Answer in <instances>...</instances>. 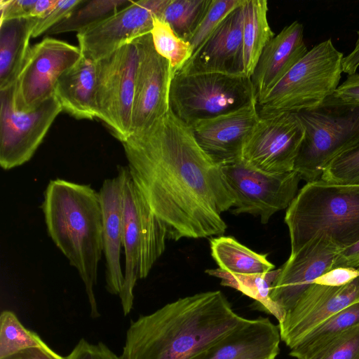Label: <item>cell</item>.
Masks as SVG:
<instances>
[{
	"mask_svg": "<svg viewBox=\"0 0 359 359\" xmlns=\"http://www.w3.org/2000/svg\"><path fill=\"white\" fill-rule=\"evenodd\" d=\"M132 178L168 239L222 236V212L235 198L220 165L200 147L190 126L170 109L121 142Z\"/></svg>",
	"mask_w": 359,
	"mask_h": 359,
	"instance_id": "1",
	"label": "cell"
},
{
	"mask_svg": "<svg viewBox=\"0 0 359 359\" xmlns=\"http://www.w3.org/2000/svg\"><path fill=\"white\" fill-rule=\"evenodd\" d=\"M249 319L220 290L179 298L131 320L122 359H192Z\"/></svg>",
	"mask_w": 359,
	"mask_h": 359,
	"instance_id": "2",
	"label": "cell"
},
{
	"mask_svg": "<svg viewBox=\"0 0 359 359\" xmlns=\"http://www.w3.org/2000/svg\"><path fill=\"white\" fill-rule=\"evenodd\" d=\"M42 210L49 236L84 284L90 316L100 317L94 293L103 252L99 192L90 185L53 180L44 192Z\"/></svg>",
	"mask_w": 359,
	"mask_h": 359,
	"instance_id": "3",
	"label": "cell"
},
{
	"mask_svg": "<svg viewBox=\"0 0 359 359\" xmlns=\"http://www.w3.org/2000/svg\"><path fill=\"white\" fill-rule=\"evenodd\" d=\"M290 255L325 236L341 250L359 242V184L306 182L287 208Z\"/></svg>",
	"mask_w": 359,
	"mask_h": 359,
	"instance_id": "4",
	"label": "cell"
},
{
	"mask_svg": "<svg viewBox=\"0 0 359 359\" xmlns=\"http://www.w3.org/2000/svg\"><path fill=\"white\" fill-rule=\"evenodd\" d=\"M294 113L304 128L293 169L301 180L320 179L332 160L359 147V106L342 104L331 95L316 108Z\"/></svg>",
	"mask_w": 359,
	"mask_h": 359,
	"instance_id": "5",
	"label": "cell"
},
{
	"mask_svg": "<svg viewBox=\"0 0 359 359\" xmlns=\"http://www.w3.org/2000/svg\"><path fill=\"white\" fill-rule=\"evenodd\" d=\"M344 57L331 39L314 46L257 104L259 116L321 105L339 86Z\"/></svg>",
	"mask_w": 359,
	"mask_h": 359,
	"instance_id": "6",
	"label": "cell"
},
{
	"mask_svg": "<svg viewBox=\"0 0 359 359\" xmlns=\"http://www.w3.org/2000/svg\"><path fill=\"white\" fill-rule=\"evenodd\" d=\"M168 238L165 224L151 210L128 168L123 202L124 281L119 294L124 316L133 309L137 281L147 277L164 252Z\"/></svg>",
	"mask_w": 359,
	"mask_h": 359,
	"instance_id": "7",
	"label": "cell"
},
{
	"mask_svg": "<svg viewBox=\"0 0 359 359\" xmlns=\"http://www.w3.org/2000/svg\"><path fill=\"white\" fill-rule=\"evenodd\" d=\"M257 100L251 79L217 72H177L170 88V109L189 126Z\"/></svg>",
	"mask_w": 359,
	"mask_h": 359,
	"instance_id": "8",
	"label": "cell"
},
{
	"mask_svg": "<svg viewBox=\"0 0 359 359\" xmlns=\"http://www.w3.org/2000/svg\"><path fill=\"white\" fill-rule=\"evenodd\" d=\"M138 61L133 41L95 62L97 118L121 142L130 134Z\"/></svg>",
	"mask_w": 359,
	"mask_h": 359,
	"instance_id": "9",
	"label": "cell"
},
{
	"mask_svg": "<svg viewBox=\"0 0 359 359\" xmlns=\"http://www.w3.org/2000/svg\"><path fill=\"white\" fill-rule=\"evenodd\" d=\"M233 194L232 213L250 214L266 224L277 212L289 207L297 194L299 175L294 170L270 174L249 165L241 158L220 164Z\"/></svg>",
	"mask_w": 359,
	"mask_h": 359,
	"instance_id": "10",
	"label": "cell"
},
{
	"mask_svg": "<svg viewBox=\"0 0 359 359\" xmlns=\"http://www.w3.org/2000/svg\"><path fill=\"white\" fill-rule=\"evenodd\" d=\"M14 84L0 90V165L10 170L27 162L62 111L55 94L29 112L14 105Z\"/></svg>",
	"mask_w": 359,
	"mask_h": 359,
	"instance_id": "11",
	"label": "cell"
},
{
	"mask_svg": "<svg viewBox=\"0 0 359 359\" xmlns=\"http://www.w3.org/2000/svg\"><path fill=\"white\" fill-rule=\"evenodd\" d=\"M81 57L79 47L54 38L46 37L30 46L14 83L15 109L33 111L53 95L59 78Z\"/></svg>",
	"mask_w": 359,
	"mask_h": 359,
	"instance_id": "12",
	"label": "cell"
},
{
	"mask_svg": "<svg viewBox=\"0 0 359 359\" xmlns=\"http://www.w3.org/2000/svg\"><path fill=\"white\" fill-rule=\"evenodd\" d=\"M304 136V126L294 112L259 116L241 158L266 173L292 171Z\"/></svg>",
	"mask_w": 359,
	"mask_h": 359,
	"instance_id": "13",
	"label": "cell"
},
{
	"mask_svg": "<svg viewBox=\"0 0 359 359\" xmlns=\"http://www.w3.org/2000/svg\"><path fill=\"white\" fill-rule=\"evenodd\" d=\"M163 0L132 1L111 16L77 33L82 55L95 62L124 45L151 33Z\"/></svg>",
	"mask_w": 359,
	"mask_h": 359,
	"instance_id": "14",
	"label": "cell"
},
{
	"mask_svg": "<svg viewBox=\"0 0 359 359\" xmlns=\"http://www.w3.org/2000/svg\"><path fill=\"white\" fill-rule=\"evenodd\" d=\"M134 41L139 61L130 134L147 128L169 111L172 79L169 62L155 50L151 33Z\"/></svg>",
	"mask_w": 359,
	"mask_h": 359,
	"instance_id": "15",
	"label": "cell"
},
{
	"mask_svg": "<svg viewBox=\"0 0 359 359\" xmlns=\"http://www.w3.org/2000/svg\"><path fill=\"white\" fill-rule=\"evenodd\" d=\"M359 302V276L339 287L313 283L278 323L281 340L290 349L321 323Z\"/></svg>",
	"mask_w": 359,
	"mask_h": 359,
	"instance_id": "16",
	"label": "cell"
},
{
	"mask_svg": "<svg viewBox=\"0 0 359 359\" xmlns=\"http://www.w3.org/2000/svg\"><path fill=\"white\" fill-rule=\"evenodd\" d=\"M341 250L325 236L309 242L282 266L271 299L287 313L317 278L332 269Z\"/></svg>",
	"mask_w": 359,
	"mask_h": 359,
	"instance_id": "17",
	"label": "cell"
},
{
	"mask_svg": "<svg viewBox=\"0 0 359 359\" xmlns=\"http://www.w3.org/2000/svg\"><path fill=\"white\" fill-rule=\"evenodd\" d=\"M259 119L257 100L190 126L203 150L217 164L241 158L245 144Z\"/></svg>",
	"mask_w": 359,
	"mask_h": 359,
	"instance_id": "18",
	"label": "cell"
},
{
	"mask_svg": "<svg viewBox=\"0 0 359 359\" xmlns=\"http://www.w3.org/2000/svg\"><path fill=\"white\" fill-rule=\"evenodd\" d=\"M243 4L222 21L178 72H217L243 76Z\"/></svg>",
	"mask_w": 359,
	"mask_h": 359,
	"instance_id": "19",
	"label": "cell"
},
{
	"mask_svg": "<svg viewBox=\"0 0 359 359\" xmlns=\"http://www.w3.org/2000/svg\"><path fill=\"white\" fill-rule=\"evenodd\" d=\"M128 167L118 166V174L104 181L99 191L102 212L103 253L105 257V287L119 295L124 273L121 265L123 238V187Z\"/></svg>",
	"mask_w": 359,
	"mask_h": 359,
	"instance_id": "20",
	"label": "cell"
},
{
	"mask_svg": "<svg viewBox=\"0 0 359 359\" xmlns=\"http://www.w3.org/2000/svg\"><path fill=\"white\" fill-rule=\"evenodd\" d=\"M304 27L298 21L285 26L264 48L251 76L257 104L307 53Z\"/></svg>",
	"mask_w": 359,
	"mask_h": 359,
	"instance_id": "21",
	"label": "cell"
},
{
	"mask_svg": "<svg viewBox=\"0 0 359 359\" xmlns=\"http://www.w3.org/2000/svg\"><path fill=\"white\" fill-rule=\"evenodd\" d=\"M280 340L278 326L259 316L249 319L192 359H275Z\"/></svg>",
	"mask_w": 359,
	"mask_h": 359,
	"instance_id": "22",
	"label": "cell"
},
{
	"mask_svg": "<svg viewBox=\"0 0 359 359\" xmlns=\"http://www.w3.org/2000/svg\"><path fill=\"white\" fill-rule=\"evenodd\" d=\"M54 94L62 110L75 118H97L95 62L82 55L59 78Z\"/></svg>",
	"mask_w": 359,
	"mask_h": 359,
	"instance_id": "23",
	"label": "cell"
},
{
	"mask_svg": "<svg viewBox=\"0 0 359 359\" xmlns=\"http://www.w3.org/2000/svg\"><path fill=\"white\" fill-rule=\"evenodd\" d=\"M36 18L0 21V90L13 86L29 50Z\"/></svg>",
	"mask_w": 359,
	"mask_h": 359,
	"instance_id": "24",
	"label": "cell"
},
{
	"mask_svg": "<svg viewBox=\"0 0 359 359\" xmlns=\"http://www.w3.org/2000/svg\"><path fill=\"white\" fill-rule=\"evenodd\" d=\"M266 0H244L243 4V75L251 78L259 58L275 36L269 26Z\"/></svg>",
	"mask_w": 359,
	"mask_h": 359,
	"instance_id": "25",
	"label": "cell"
},
{
	"mask_svg": "<svg viewBox=\"0 0 359 359\" xmlns=\"http://www.w3.org/2000/svg\"><path fill=\"white\" fill-rule=\"evenodd\" d=\"M211 255L219 268L232 273L260 274L275 266L266 255L257 253L232 236H219L210 240Z\"/></svg>",
	"mask_w": 359,
	"mask_h": 359,
	"instance_id": "26",
	"label": "cell"
},
{
	"mask_svg": "<svg viewBox=\"0 0 359 359\" xmlns=\"http://www.w3.org/2000/svg\"><path fill=\"white\" fill-rule=\"evenodd\" d=\"M280 268L260 274H238L224 271L219 268L207 269L205 272L221 280V285L240 291L255 299L264 311L273 315L278 321H283L286 312L276 304L270 297L273 282L278 276Z\"/></svg>",
	"mask_w": 359,
	"mask_h": 359,
	"instance_id": "27",
	"label": "cell"
},
{
	"mask_svg": "<svg viewBox=\"0 0 359 359\" xmlns=\"http://www.w3.org/2000/svg\"><path fill=\"white\" fill-rule=\"evenodd\" d=\"M359 324V302L334 314L306 334L292 348L290 355L309 359L345 330Z\"/></svg>",
	"mask_w": 359,
	"mask_h": 359,
	"instance_id": "28",
	"label": "cell"
},
{
	"mask_svg": "<svg viewBox=\"0 0 359 359\" xmlns=\"http://www.w3.org/2000/svg\"><path fill=\"white\" fill-rule=\"evenodd\" d=\"M128 0L83 1L62 21L45 34H58L65 32H81L114 14L131 3Z\"/></svg>",
	"mask_w": 359,
	"mask_h": 359,
	"instance_id": "29",
	"label": "cell"
},
{
	"mask_svg": "<svg viewBox=\"0 0 359 359\" xmlns=\"http://www.w3.org/2000/svg\"><path fill=\"white\" fill-rule=\"evenodd\" d=\"M151 35L156 52L169 62L173 77L193 55L190 43L178 36L167 22L156 18H154Z\"/></svg>",
	"mask_w": 359,
	"mask_h": 359,
	"instance_id": "30",
	"label": "cell"
},
{
	"mask_svg": "<svg viewBox=\"0 0 359 359\" xmlns=\"http://www.w3.org/2000/svg\"><path fill=\"white\" fill-rule=\"evenodd\" d=\"M32 347L50 348L36 332L27 329L14 312L3 311L0 316V359Z\"/></svg>",
	"mask_w": 359,
	"mask_h": 359,
	"instance_id": "31",
	"label": "cell"
},
{
	"mask_svg": "<svg viewBox=\"0 0 359 359\" xmlns=\"http://www.w3.org/2000/svg\"><path fill=\"white\" fill-rule=\"evenodd\" d=\"M211 0H170L160 20L188 41L203 18Z\"/></svg>",
	"mask_w": 359,
	"mask_h": 359,
	"instance_id": "32",
	"label": "cell"
},
{
	"mask_svg": "<svg viewBox=\"0 0 359 359\" xmlns=\"http://www.w3.org/2000/svg\"><path fill=\"white\" fill-rule=\"evenodd\" d=\"M244 0H211V2L197 28L187 41L193 54L203 44L222 21Z\"/></svg>",
	"mask_w": 359,
	"mask_h": 359,
	"instance_id": "33",
	"label": "cell"
},
{
	"mask_svg": "<svg viewBox=\"0 0 359 359\" xmlns=\"http://www.w3.org/2000/svg\"><path fill=\"white\" fill-rule=\"evenodd\" d=\"M320 179L339 184H359V147L332 160Z\"/></svg>",
	"mask_w": 359,
	"mask_h": 359,
	"instance_id": "34",
	"label": "cell"
},
{
	"mask_svg": "<svg viewBox=\"0 0 359 359\" xmlns=\"http://www.w3.org/2000/svg\"><path fill=\"white\" fill-rule=\"evenodd\" d=\"M309 359H359V324L343 332Z\"/></svg>",
	"mask_w": 359,
	"mask_h": 359,
	"instance_id": "35",
	"label": "cell"
},
{
	"mask_svg": "<svg viewBox=\"0 0 359 359\" xmlns=\"http://www.w3.org/2000/svg\"><path fill=\"white\" fill-rule=\"evenodd\" d=\"M83 0H57L53 8L43 18L37 19L32 37L45 34L65 19Z\"/></svg>",
	"mask_w": 359,
	"mask_h": 359,
	"instance_id": "36",
	"label": "cell"
},
{
	"mask_svg": "<svg viewBox=\"0 0 359 359\" xmlns=\"http://www.w3.org/2000/svg\"><path fill=\"white\" fill-rule=\"evenodd\" d=\"M67 359H122L103 342L93 344L81 339Z\"/></svg>",
	"mask_w": 359,
	"mask_h": 359,
	"instance_id": "37",
	"label": "cell"
},
{
	"mask_svg": "<svg viewBox=\"0 0 359 359\" xmlns=\"http://www.w3.org/2000/svg\"><path fill=\"white\" fill-rule=\"evenodd\" d=\"M359 276V269L352 267H337L323 273L313 283L323 285L339 287L346 285Z\"/></svg>",
	"mask_w": 359,
	"mask_h": 359,
	"instance_id": "38",
	"label": "cell"
},
{
	"mask_svg": "<svg viewBox=\"0 0 359 359\" xmlns=\"http://www.w3.org/2000/svg\"><path fill=\"white\" fill-rule=\"evenodd\" d=\"M36 0H1L0 21L31 18Z\"/></svg>",
	"mask_w": 359,
	"mask_h": 359,
	"instance_id": "39",
	"label": "cell"
},
{
	"mask_svg": "<svg viewBox=\"0 0 359 359\" xmlns=\"http://www.w3.org/2000/svg\"><path fill=\"white\" fill-rule=\"evenodd\" d=\"M332 97L342 104L359 106V73L348 75Z\"/></svg>",
	"mask_w": 359,
	"mask_h": 359,
	"instance_id": "40",
	"label": "cell"
},
{
	"mask_svg": "<svg viewBox=\"0 0 359 359\" xmlns=\"http://www.w3.org/2000/svg\"><path fill=\"white\" fill-rule=\"evenodd\" d=\"M2 359H67L55 352L51 348L45 349L32 347L22 350Z\"/></svg>",
	"mask_w": 359,
	"mask_h": 359,
	"instance_id": "41",
	"label": "cell"
},
{
	"mask_svg": "<svg viewBox=\"0 0 359 359\" xmlns=\"http://www.w3.org/2000/svg\"><path fill=\"white\" fill-rule=\"evenodd\" d=\"M359 266V242L347 248L341 250L335 262L332 269L337 267H352Z\"/></svg>",
	"mask_w": 359,
	"mask_h": 359,
	"instance_id": "42",
	"label": "cell"
},
{
	"mask_svg": "<svg viewBox=\"0 0 359 359\" xmlns=\"http://www.w3.org/2000/svg\"><path fill=\"white\" fill-rule=\"evenodd\" d=\"M357 35L353 49L343 59V72L348 75L356 73L359 67V30L357 32Z\"/></svg>",
	"mask_w": 359,
	"mask_h": 359,
	"instance_id": "43",
	"label": "cell"
},
{
	"mask_svg": "<svg viewBox=\"0 0 359 359\" xmlns=\"http://www.w3.org/2000/svg\"><path fill=\"white\" fill-rule=\"evenodd\" d=\"M57 0H36L33 7L31 18L39 19L45 16L53 6Z\"/></svg>",
	"mask_w": 359,
	"mask_h": 359,
	"instance_id": "44",
	"label": "cell"
},
{
	"mask_svg": "<svg viewBox=\"0 0 359 359\" xmlns=\"http://www.w3.org/2000/svg\"><path fill=\"white\" fill-rule=\"evenodd\" d=\"M357 269H359V266H358Z\"/></svg>",
	"mask_w": 359,
	"mask_h": 359,
	"instance_id": "45",
	"label": "cell"
},
{
	"mask_svg": "<svg viewBox=\"0 0 359 359\" xmlns=\"http://www.w3.org/2000/svg\"><path fill=\"white\" fill-rule=\"evenodd\" d=\"M66 358H67V357H66Z\"/></svg>",
	"mask_w": 359,
	"mask_h": 359,
	"instance_id": "46",
	"label": "cell"
}]
</instances>
